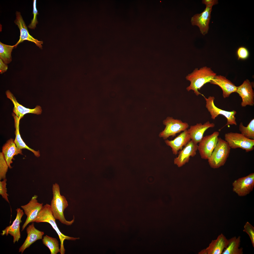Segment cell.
Instances as JSON below:
<instances>
[{"label": "cell", "mask_w": 254, "mask_h": 254, "mask_svg": "<svg viewBox=\"0 0 254 254\" xmlns=\"http://www.w3.org/2000/svg\"><path fill=\"white\" fill-rule=\"evenodd\" d=\"M241 237H233L228 239L227 246L224 250L222 254H242L243 248H240Z\"/></svg>", "instance_id": "obj_24"}, {"label": "cell", "mask_w": 254, "mask_h": 254, "mask_svg": "<svg viewBox=\"0 0 254 254\" xmlns=\"http://www.w3.org/2000/svg\"><path fill=\"white\" fill-rule=\"evenodd\" d=\"M14 141L12 139L8 140L3 146L2 148V152L8 167L10 169L12 168L11 164L13 162L12 159L13 156L18 154H22V151L17 149Z\"/></svg>", "instance_id": "obj_22"}, {"label": "cell", "mask_w": 254, "mask_h": 254, "mask_svg": "<svg viewBox=\"0 0 254 254\" xmlns=\"http://www.w3.org/2000/svg\"><path fill=\"white\" fill-rule=\"evenodd\" d=\"M7 181L6 178L0 181V194L3 198L9 203L8 197L9 195L7 193L6 188Z\"/></svg>", "instance_id": "obj_31"}, {"label": "cell", "mask_w": 254, "mask_h": 254, "mask_svg": "<svg viewBox=\"0 0 254 254\" xmlns=\"http://www.w3.org/2000/svg\"><path fill=\"white\" fill-rule=\"evenodd\" d=\"M8 69L7 64L0 58V73L2 74L6 72Z\"/></svg>", "instance_id": "obj_33"}, {"label": "cell", "mask_w": 254, "mask_h": 254, "mask_svg": "<svg viewBox=\"0 0 254 254\" xmlns=\"http://www.w3.org/2000/svg\"><path fill=\"white\" fill-rule=\"evenodd\" d=\"M33 1V18L31 21V23L28 26L29 28L31 29H35L36 27V25L38 23L37 19V15L39 14L36 7V0H34Z\"/></svg>", "instance_id": "obj_30"}, {"label": "cell", "mask_w": 254, "mask_h": 254, "mask_svg": "<svg viewBox=\"0 0 254 254\" xmlns=\"http://www.w3.org/2000/svg\"><path fill=\"white\" fill-rule=\"evenodd\" d=\"M37 197V195H34L27 204L21 206L27 216L22 226L21 231L24 230L29 223L33 222L43 206V203L38 202Z\"/></svg>", "instance_id": "obj_10"}, {"label": "cell", "mask_w": 254, "mask_h": 254, "mask_svg": "<svg viewBox=\"0 0 254 254\" xmlns=\"http://www.w3.org/2000/svg\"><path fill=\"white\" fill-rule=\"evenodd\" d=\"M198 144L190 140L181 150L179 151L177 157L174 159V164L180 167L188 163L190 157H193L196 154Z\"/></svg>", "instance_id": "obj_13"}, {"label": "cell", "mask_w": 254, "mask_h": 254, "mask_svg": "<svg viewBox=\"0 0 254 254\" xmlns=\"http://www.w3.org/2000/svg\"><path fill=\"white\" fill-rule=\"evenodd\" d=\"M210 83L218 86L222 91V95L225 98L229 97L232 93L236 92L237 87L225 77L216 75L210 81Z\"/></svg>", "instance_id": "obj_19"}, {"label": "cell", "mask_w": 254, "mask_h": 254, "mask_svg": "<svg viewBox=\"0 0 254 254\" xmlns=\"http://www.w3.org/2000/svg\"><path fill=\"white\" fill-rule=\"evenodd\" d=\"M12 115L14 120L15 126L16 129L15 132L16 137L14 141L17 149L19 150H21L22 149H26L32 152L36 156L39 157L40 156L39 151H35L29 148L26 145L21 138L19 131V124L20 118L14 113H12Z\"/></svg>", "instance_id": "obj_23"}, {"label": "cell", "mask_w": 254, "mask_h": 254, "mask_svg": "<svg viewBox=\"0 0 254 254\" xmlns=\"http://www.w3.org/2000/svg\"><path fill=\"white\" fill-rule=\"evenodd\" d=\"M43 244L48 248L51 254H57L60 251L59 242L57 239L47 235L42 239Z\"/></svg>", "instance_id": "obj_25"}, {"label": "cell", "mask_w": 254, "mask_h": 254, "mask_svg": "<svg viewBox=\"0 0 254 254\" xmlns=\"http://www.w3.org/2000/svg\"><path fill=\"white\" fill-rule=\"evenodd\" d=\"M163 123L165 126V127L160 133L159 136L164 140L167 139L170 136H175L177 134L187 129L189 127L187 122L170 117H167L164 120Z\"/></svg>", "instance_id": "obj_7"}, {"label": "cell", "mask_w": 254, "mask_h": 254, "mask_svg": "<svg viewBox=\"0 0 254 254\" xmlns=\"http://www.w3.org/2000/svg\"><path fill=\"white\" fill-rule=\"evenodd\" d=\"M228 243V239L221 234L216 239L212 241L208 247L202 250L198 254H221L227 246Z\"/></svg>", "instance_id": "obj_17"}, {"label": "cell", "mask_w": 254, "mask_h": 254, "mask_svg": "<svg viewBox=\"0 0 254 254\" xmlns=\"http://www.w3.org/2000/svg\"><path fill=\"white\" fill-rule=\"evenodd\" d=\"M52 190L53 197L50 206L55 219L64 225H71L74 222L75 217L70 221L67 220L65 217L64 212L68 204L66 198L60 194L59 185L56 183L53 184Z\"/></svg>", "instance_id": "obj_1"}, {"label": "cell", "mask_w": 254, "mask_h": 254, "mask_svg": "<svg viewBox=\"0 0 254 254\" xmlns=\"http://www.w3.org/2000/svg\"><path fill=\"white\" fill-rule=\"evenodd\" d=\"M236 92L242 98L241 105L242 107L254 105V92L252 84L249 80L246 79L241 85L237 87Z\"/></svg>", "instance_id": "obj_14"}, {"label": "cell", "mask_w": 254, "mask_h": 254, "mask_svg": "<svg viewBox=\"0 0 254 254\" xmlns=\"http://www.w3.org/2000/svg\"><path fill=\"white\" fill-rule=\"evenodd\" d=\"M233 191L239 196H243L249 194L254 187V173L235 180L232 183Z\"/></svg>", "instance_id": "obj_11"}, {"label": "cell", "mask_w": 254, "mask_h": 254, "mask_svg": "<svg viewBox=\"0 0 254 254\" xmlns=\"http://www.w3.org/2000/svg\"><path fill=\"white\" fill-rule=\"evenodd\" d=\"M16 210L17 212L16 216L12 224L2 230L1 234L2 235H6L7 236L10 234L13 236L14 244L16 242H18L21 238L20 224L22 222L21 218L24 214L23 210L20 208H18Z\"/></svg>", "instance_id": "obj_15"}, {"label": "cell", "mask_w": 254, "mask_h": 254, "mask_svg": "<svg viewBox=\"0 0 254 254\" xmlns=\"http://www.w3.org/2000/svg\"><path fill=\"white\" fill-rule=\"evenodd\" d=\"M52 212L50 205L46 204L44 206L33 222L39 223L46 222L49 223L56 232L59 236L60 242V252L61 254H64L65 250L64 246V242L66 240L75 241L79 239V237H74L66 235L63 234L58 228Z\"/></svg>", "instance_id": "obj_3"}, {"label": "cell", "mask_w": 254, "mask_h": 254, "mask_svg": "<svg viewBox=\"0 0 254 254\" xmlns=\"http://www.w3.org/2000/svg\"><path fill=\"white\" fill-rule=\"evenodd\" d=\"M249 54L248 49L243 46L239 47L237 51V54L238 59H245L248 57Z\"/></svg>", "instance_id": "obj_32"}, {"label": "cell", "mask_w": 254, "mask_h": 254, "mask_svg": "<svg viewBox=\"0 0 254 254\" xmlns=\"http://www.w3.org/2000/svg\"><path fill=\"white\" fill-rule=\"evenodd\" d=\"M14 47V45H7L0 42V58L7 64L12 61L11 54Z\"/></svg>", "instance_id": "obj_26"}, {"label": "cell", "mask_w": 254, "mask_h": 254, "mask_svg": "<svg viewBox=\"0 0 254 254\" xmlns=\"http://www.w3.org/2000/svg\"><path fill=\"white\" fill-rule=\"evenodd\" d=\"M27 236L24 242L19 249V252L22 254L24 250L37 240L42 239L44 232L36 229L34 222L29 225L26 229Z\"/></svg>", "instance_id": "obj_20"}, {"label": "cell", "mask_w": 254, "mask_h": 254, "mask_svg": "<svg viewBox=\"0 0 254 254\" xmlns=\"http://www.w3.org/2000/svg\"><path fill=\"white\" fill-rule=\"evenodd\" d=\"M219 135L215 131L211 135L203 137L198 145V150L202 159H208L216 147Z\"/></svg>", "instance_id": "obj_8"}, {"label": "cell", "mask_w": 254, "mask_h": 254, "mask_svg": "<svg viewBox=\"0 0 254 254\" xmlns=\"http://www.w3.org/2000/svg\"><path fill=\"white\" fill-rule=\"evenodd\" d=\"M6 94L7 98L11 101L14 105L13 113L20 119L27 113H31L37 115L41 113L42 110L40 106L37 105L33 109L26 108L18 102L16 98L9 90L6 91Z\"/></svg>", "instance_id": "obj_16"}, {"label": "cell", "mask_w": 254, "mask_h": 254, "mask_svg": "<svg viewBox=\"0 0 254 254\" xmlns=\"http://www.w3.org/2000/svg\"><path fill=\"white\" fill-rule=\"evenodd\" d=\"M239 130L241 134L249 139H254V119L250 121L246 127L244 126L242 122L239 125Z\"/></svg>", "instance_id": "obj_27"}, {"label": "cell", "mask_w": 254, "mask_h": 254, "mask_svg": "<svg viewBox=\"0 0 254 254\" xmlns=\"http://www.w3.org/2000/svg\"><path fill=\"white\" fill-rule=\"evenodd\" d=\"M216 75L210 67L205 66L199 69L196 68L193 72L187 75L186 78L190 82V85L186 88L188 91L192 90L197 96L203 95L199 92L201 88L205 83L210 82Z\"/></svg>", "instance_id": "obj_2"}, {"label": "cell", "mask_w": 254, "mask_h": 254, "mask_svg": "<svg viewBox=\"0 0 254 254\" xmlns=\"http://www.w3.org/2000/svg\"><path fill=\"white\" fill-rule=\"evenodd\" d=\"M8 166L2 152L0 153V180L6 178Z\"/></svg>", "instance_id": "obj_28"}, {"label": "cell", "mask_w": 254, "mask_h": 254, "mask_svg": "<svg viewBox=\"0 0 254 254\" xmlns=\"http://www.w3.org/2000/svg\"><path fill=\"white\" fill-rule=\"evenodd\" d=\"M215 126L214 123H211L208 121L203 124L200 123L191 126L187 131L191 140L198 144L202 138L205 131L209 128L214 127Z\"/></svg>", "instance_id": "obj_18"}, {"label": "cell", "mask_w": 254, "mask_h": 254, "mask_svg": "<svg viewBox=\"0 0 254 254\" xmlns=\"http://www.w3.org/2000/svg\"><path fill=\"white\" fill-rule=\"evenodd\" d=\"M190 140V137L186 129L173 140H169L167 139L165 142L167 145L171 148L173 154L176 155L179 151L181 150Z\"/></svg>", "instance_id": "obj_21"}, {"label": "cell", "mask_w": 254, "mask_h": 254, "mask_svg": "<svg viewBox=\"0 0 254 254\" xmlns=\"http://www.w3.org/2000/svg\"><path fill=\"white\" fill-rule=\"evenodd\" d=\"M243 231L249 235L253 247H254V227L249 222H247L244 226Z\"/></svg>", "instance_id": "obj_29"}, {"label": "cell", "mask_w": 254, "mask_h": 254, "mask_svg": "<svg viewBox=\"0 0 254 254\" xmlns=\"http://www.w3.org/2000/svg\"><path fill=\"white\" fill-rule=\"evenodd\" d=\"M217 4L214 3L206 5V8L203 12L194 15L191 18L192 25L198 26L201 33L203 35L208 32L212 7Z\"/></svg>", "instance_id": "obj_9"}, {"label": "cell", "mask_w": 254, "mask_h": 254, "mask_svg": "<svg viewBox=\"0 0 254 254\" xmlns=\"http://www.w3.org/2000/svg\"><path fill=\"white\" fill-rule=\"evenodd\" d=\"M202 3L206 5L213 3H218V1L217 0H203L202 1Z\"/></svg>", "instance_id": "obj_34"}, {"label": "cell", "mask_w": 254, "mask_h": 254, "mask_svg": "<svg viewBox=\"0 0 254 254\" xmlns=\"http://www.w3.org/2000/svg\"><path fill=\"white\" fill-rule=\"evenodd\" d=\"M224 137L225 140L230 148H240L246 152L254 149V139L247 138L241 133L231 132L225 134Z\"/></svg>", "instance_id": "obj_5"}, {"label": "cell", "mask_w": 254, "mask_h": 254, "mask_svg": "<svg viewBox=\"0 0 254 254\" xmlns=\"http://www.w3.org/2000/svg\"><path fill=\"white\" fill-rule=\"evenodd\" d=\"M203 96L206 101V107L209 112L212 119H214L219 115H223L226 119V123L220 129L226 126L237 125L235 117V115L237 113L236 111L233 110L231 111H228L216 107L214 104V100L215 98L214 96H210L207 98L204 95H203Z\"/></svg>", "instance_id": "obj_6"}, {"label": "cell", "mask_w": 254, "mask_h": 254, "mask_svg": "<svg viewBox=\"0 0 254 254\" xmlns=\"http://www.w3.org/2000/svg\"><path fill=\"white\" fill-rule=\"evenodd\" d=\"M16 19L14 22L19 29L20 36L18 41L14 45V47H16L19 44L24 41L27 40L34 43L40 48L42 49V44L43 43V41L38 40L30 34L20 12L16 11Z\"/></svg>", "instance_id": "obj_12"}, {"label": "cell", "mask_w": 254, "mask_h": 254, "mask_svg": "<svg viewBox=\"0 0 254 254\" xmlns=\"http://www.w3.org/2000/svg\"><path fill=\"white\" fill-rule=\"evenodd\" d=\"M230 149L225 140L218 138L216 145L208 159L210 167L217 169L223 166L229 156Z\"/></svg>", "instance_id": "obj_4"}]
</instances>
